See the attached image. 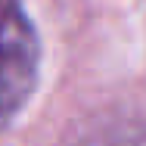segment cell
<instances>
[{"mask_svg": "<svg viewBox=\"0 0 146 146\" xmlns=\"http://www.w3.org/2000/svg\"><path fill=\"white\" fill-rule=\"evenodd\" d=\"M40 44L22 0H0V131L37 84Z\"/></svg>", "mask_w": 146, "mask_h": 146, "instance_id": "cell-1", "label": "cell"}]
</instances>
